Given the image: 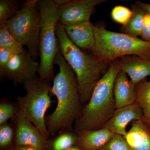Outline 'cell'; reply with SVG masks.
I'll use <instances>...</instances> for the list:
<instances>
[{"mask_svg": "<svg viewBox=\"0 0 150 150\" xmlns=\"http://www.w3.org/2000/svg\"><path fill=\"white\" fill-rule=\"evenodd\" d=\"M54 64L59 72L54 77L51 94L57 98L55 110L46 117V124L50 136L59 131H70L80 115V97L76 77L61 53L60 47Z\"/></svg>", "mask_w": 150, "mask_h": 150, "instance_id": "1", "label": "cell"}, {"mask_svg": "<svg viewBox=\"0 0 150 150\" xmlns=\"http://www.w3.org/2000/svg\"><path fill=\"white\" fill-rule=\"evenodd\" d=\"M18 2L13 0L0 1V25L6 24L19 10Z\"/></svg>", "mask_w": 150, "mask_h": 150, "instance_id": "21", "label": "cell"}, {"mask_svg": "<svg viewBox=\"0 0 150 150\" xmlns=\"http://www.w3.org/2000/svg\"><path fill=\"white\" fill-rule=\"evenodd\" d=\"M39 67V64L25 51L15 54L0 73L1 76L12 81L14 83L24 84L36 77Z\"/></svg>", "mask_w": 150, "mask_h": 150, "instance_id": "9", "label": "cell"}, {"mask_svg": "<svg viewBox=\"0 0 150 150\" xmlns=\"http://www.w3.org/2000/svg\"><path fill=\"white\" fill-rule=\"evenodd\" d=\"M38 0H29L23 4L16 14L6 23L11 34L35 60L39 54L40 16Z\"/></svg>", "mask_w": 150, "mask_h": 150, "instance_id": "7", "label": "cell"}, {"mask_svg": "<svg viewBox=\"0 0 150 150\" xmlns=\"http://www.w3.org/2000/svg\"><path fill=\"white\" fill-rule=\"evenodd\" d=\"M95 43L92 53L100 61L111 64L124 56H137L150 60V43L125 34L93 25Z\"/></svg>", "mask_w": 150, "mask_h": 150, "instance_id": "4", "label": "cell"}, {"mask_svg": "<svg viewBox=\"0 0 150 150\" xmlns=\"http://www.w3.org/2000/svg\"><path fill=\"white\" fill-rule=\"evenodd\" d=\"M0 48L11 50L16 54L25 51L23 46L11 34L6 23L0 25Z\"/></svg>", "mask_w": 150, "mask_h": 150, "instance_id": "19", "label": "cell"}, {"mask_svg": "<svg viewBox=\"0 0 150 150\" xmlns=\"http://www.w3.org/2000/svg\"><path fill=\"white\" fill-rule=\"evenodd\" d=\"M56 34L61 53L76 77L81 103L88 102L97 83L111 64L100 61L93 54L85 53L75 46L59 23Z\"/></svg>", "mask_w": 150, "mask_h": 150, "instance_id": "2", "label": "cell"}, {"mask_svg": "<svg viewBox=\"0 0 150 150\" xmlns=\"http://www.w3.org/2000/svg\"><path fill=\"white\" fill-rule=\"evenodd\" d=\"M16 53L6 48H0V71L4 69L13 56Z\"/></svg>", "mask_w": 150, "mask_h": 150, "instance_id": "26", "label": "cell"}, {"mask_svg": "<svg viewBox=\"0 0 150 150\" xmlns=\"http://www.w3.org/2000/svg\"><path fill=\"white\" fill-rule=\"evenodd\" d=\"M133 15L127 24L122 26L121 30L123 33L138 37L141 36L144 27V19L146 13L136 4L132 5Z\"/></svg>", "mask_w": 150, "mask_h": 150, "instance_id": "17", "label": "cell"}, {"mask_svg": "<svg viewBox=\"0 0 150 150\" xmlns=\"http://www.w3.org/2000/svg\"><path fill=\"white\" fill-rule=\"evenodd\" d=\"M143 115V109L137 101L131 105L116 109L103 128L108 129L113 134L124 137L127 134L126 128L128 124L132 121L142 120Z\"/></svg>", "mask_w": 150, "mask_h": 150, "instance_id": "11", "label": "cell"}, {"mask_svg": "<svg viewBox=\"0 0 150 150\" xmlns=\"http://www.w3.org/2000/svg\"><path fill=\"white\" fill-rule=\"evenodd\" d=\"M23 85L26 94L18 98V113L31 122L49 140L51 136L46 127L45 114L51 105V85L37 77Z\"/></svg>", "mask_w": 150, "mask_h": 150, "instance_id": "6", "label": "cell"}, {"mask_svg": "<svg viewBox=\"0 0 150 150\" xmlns=\"http://www.w3.org/2000/svg\"><path fill=\"white\" fill-rule=\"evenodd\" d=\"M135 4L143 9L146 13L150 14V4H147L141 1H136Z\"/></svg>", "mask_w": 150, "mask_h": 150, "instance_id": "29", "label": "cell"}, {"mask_svg": "<svg viewBox=\"0 0 150 150\" xmlns=\"http://www.w3.org/2000/svg\"><path fill=\"white\" fill-rule=\"evenodd\" d=\"M113 94L116 109L134 104L137 102L136 85L129 80L128 75L120 71L115 79Z\"/></svg>", "mask_w": 150, "mask_h": 150, "instance_id": "13", "label": "cell"}, {"mask_svg": "<svg viewBox=\"0 0 150 150\" xmlns=\"http://www.w3.org/2000/svg\"><path fill=\"white\" fill-rule=\"evenodd\" d=\"M6 150H40L36 148L28 146H11Z\"/></svg>", "mask_w": 150, "mask_h": 150, "instance_id": "28", "label": "cell"}, {"mask_svg": "<svg viewBox=\"0 0 150 150\" xmlns=\"http://www.w3.org/2000/svg\"><path fill=\"white\" fill-rule=\"evenodd\" d=\"M121 71L129 76L135 85L150 76V60L137 56H129L119 59Z\"/></svg>", "mask_w": 150, "mask_h": 150, "instance_id": "14", "label": "cell"}, {"mask_svg": "<svg viewBox=\"0 0 150 150\" xmlns=\"http://www.w3.org/2000/svg\"><path fill=\"white\" fill-rule=\"evenodd\" d=\"M64 131L51 143V149L52 150H68L77 143L78 135Z\"/></svg>", "mask_w": 150, "mask_h": 150, "instance_id": "20", "label": "cell"}, {"mask_svg": "<svg viewBox=\"0 0 150 150\" xmlns=\"http://www.w3.org/2000/svg\"><path fill=\"white\" fill-rule=\"evenodd\" d=\"M121 71L119 59L111 63L105 74L97 83L87 104L76 121L77 134L103 128L116 110L113 87Z\"/></svg>", "mask_w": 150, "mask_h": 150, "instance_id": "3", "label": "cell"}, {"mask_svg": "<svg viewBox=\"0 0 150 150\" xmlns=\"http://www.w3.org/2000/svg\"><path fill=\"white\" fill-rule=\"evenodd\" d=\"M144 22V28L141 36L142 40L150 43V14L146 13Z\"/></svg>", "mask_w": 150, "mask_h": 150, "instance_id": "27", "label": "cell"}, {"mask_svg": "<svg viewBox=\"0 0 150 150\" xmlns=\"http://www.w3.org/2000/svg\"><path fill=\"white\" fill-rule=\"evenodd\" d=\"M15 120L14 145L28 146L40 150L51 149V142L31 122L17 113Z\"/></svg>", "mask_w": 150, "mask_h": 150, "instance_id": "10", "label": "cell"}, {"mask_svg": "<svg viewBox=\"0 0 150 150\" xmlns=\"http://www.w3.org/2000/svg\"><path fill=\"white\" fill-rule=\"evenodd\" d=\"M71 42L81 50L91 51L95 43L93 25L90 21L64 26Z\"/></svg>", "mask_w": 150, "mask_h": 150, "instance_id": "12", "label": "cell"}, {"mask_svg": "<svg viewBox=\"0 0 150 150\" xmlns=\"http://www.w3.org/2000/svg\"><path fill=\"white\" fill-rule=\"evenodd\" d=\"M15 133L13 128L8 123L0 126V146L5 150L10 147L14 139Z\"/></svg>", "mask_w": 150, "mask_h": 150, "instance_id": "23", "label": "cell"}, {"mask_svg": "<svg viewBox=\"0 0 150 150\" xmlns=\"http://www.w3.org/2000/svg\"><path fill=\"white\" fill-rule=\"evenodd\" d=\"M114 134L106 128L78 134L77 143L83 150H100L109 142Z\"/></svg>", "mask_w": 150, "mask_h": 150, "instance_id": "16", "label": "cell"}, {"mask_svg": "<svg viewBox=\"0 0 150 150\" xmlns=\"http://www.w3.org/2000/svg\"><path fill=\"white\" fill-rule=\"evenodd\" d=\"M38 8L40 16V27L39 41L40 58L38 74L39 78L49 82L54 80V65L59 49L56 34L59 23V13L54 0L38 1Z\"/></svg>", "mask_w": 150, "mask_h": 150, "instance_id": "5", "label": "cell"}, {"mask_svg": "<svg viewBox=\"0 0 150 150\" xmlns=\"http://www.w3.org/2000/svg\"><path fill=\"white\" fill-rule=\"evenodd\" d=\"M106 0H55L59 13V23L63 26L90 21L97 6Z\"/></svg>", "mask_w": 150, "mask_h": 150, "instance_id": "8", "label": "cell"}, {"mask_svg": "<svg viewBox=\"0 0 150 150\" xmlns=\"http://www.w3.org/2000/svg\"><path fill=\"white\" fill-rule=\"evenodd\" d=\"M18 112L17 105L10 102H2L0 104V125L7 123L9 119H14Z\"/></svg>", "mask_w": 150, "mask_h": 150, "instance_id": "24", "label": "cell"}, {"mask_svg": "<svg viewBox=\"0 0 150 150\" xmlns=\"http://www.w3.org/2000/svg\"><path fill=\"white\" fill-rule=\"evenodd\" d=\"M133 13L131 9L124 6L119 5L115 6L112 8L111 16L114 21L123 26L127 24Z\"/></svg>", "mask_w": 150, "mask_h": 150, "instance_id": "22", "label": "cell"}, {"mask_svg": "<svg viewBox=\"0 0 150 150\" xmlns=\"http://www.w3.org/2000/svg\"><path fill=\"white\" fill-rule=\"evenodd\" d=\"M68 150H81L80 148L78 146H74L70 148Z\"/></svg>", "mask_w": 150, "mask_h": 150, "instance_id": "30", "label": "cell"}, {"mask_svg": "<svg viewBox=\"0 0 150 150\" xmlns=\"http://www.w3.org/2000/svg\"><path fill=\"white\" fill-rule=\"evenodd\" d=\"M100 150H133L121 135L113 134L109 142Z\"/></svg>", "mask_w": 150, "mask_h": 150, "instance_id": "25", "label": "cell"}, {"mask_svg": "<svg viewBox=\"0 0 150 150\" xmlns=\"http://www.w3.org/2000/svg\"><path fill=\"white\" fill-rule=\"evenodd\" d=\"M124 138L133 150H150V128L142 120L134 121Z\"/></svg>", "mask_w": 150, "mask_h": 150, "instance_id": "15", "label": "cell"}, {"mask_svg": "<svg viewBox=\"0 0 150 150\" xmlns=\"http://www.w3.org/2000/svg\"><path fill=\"white\" fill-rule=\"evenodd\" d=\"M137 101L143 109L142 120L150 128V81L144 80L136 85Z\"/></svg>", "mask_w": 150, "mask_h": 150, "instance_id": "18", "label": "cell"}]
</instances>
